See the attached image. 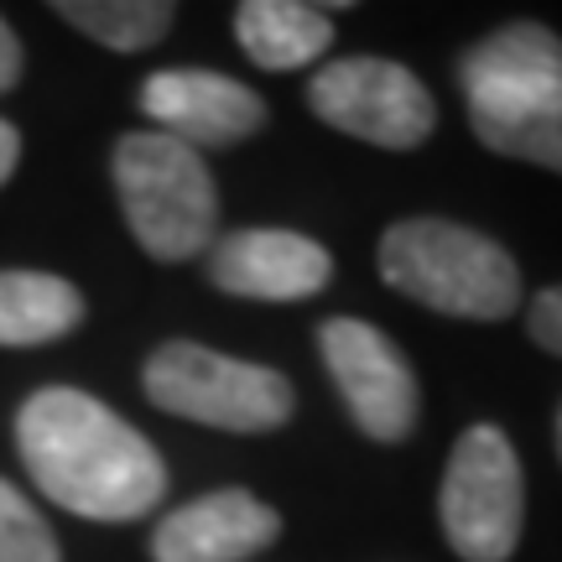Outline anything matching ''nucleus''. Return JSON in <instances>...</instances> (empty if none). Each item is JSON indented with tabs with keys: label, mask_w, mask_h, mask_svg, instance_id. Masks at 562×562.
I'll use <instances>...</instances> for the list:
<instances>
[{
	"label": "nucleus",
	"mask_w": 562,
	"mask_h": 562,
	"mask_svg": "<svg viewBox=\"0 0 562 562\" xmlns=\"http://www.w3.org/2000/svg\"><path fill=\"white\" fill-rule=\"evenodd\" d=\"M381 277L448 318L495 323L521 307V266L490 235L453 220H402L381 240Z\"/></svg>",
	"instance_id": "f03ea898"
},
{
	"label": "nucleus",
	"mask_w": 562,
	"mask_h": 562,
	"mask_svg": "<svg viewBox=\"0 0 562 562\" xmlns=\"http://www.w3.org/2000/svg\"><path fill=\"white\" fill-rule=\"evenodd\" d=\"M16 79H21V42H16V32L5 26V16H0V94Z\"/></svg>",
	"instance_id": "a211bd4d"
},
{
	"label": "nucleus",
	"mask_w": 562,
	"mask_h": 562,
	"mask_svg": "<svg viewBox=\"0 0 562 562\" xmlns=\"http://www.w3.org/2000/svg\"><path fill=\"white\" fill-rule=\"evenodd\" d=\"M469 125L505 121L562 83V37L542 21H510L474 42L459 63Z\"/></svg>",
	"instance_id": "6e6552de"
},
{
	"label": "nucleus",
	"mask_w": 562,
	"mask_h": 562,
	"mask_svg": "<svg viewBox=\"0 0 562 562\" xmlns=\"http://www.w3.org/2000/svg\"><path fill=\"white\" fill-rule=\"evenodd\" d=\"M526 328H531V339L562 355V286H547L542 297H531V313H526Z\"/></svg>",
	"instance_id": "f3484780"
},
{
	"label": "nucleus",
	"mask_w": 562,
	"mask_h": 562,
	"mask_svg": "<svg viewBox=\"0 0 562 562\" xmlns=\"http://www.w3.org/2000/svg\"><path fill=\"white\" fill-rule=\"evenodd\" d=\"M115 193H121L125 224L136 229L146 256L157 261H193L209 250L220 224V193L193 146L161 136V131H131L115 140Z\"/></svg>",
	"instance_id": "7ed1b4c3"
},
{
	"label": "nucleus",
	"mask_w": 562,
	"mask_h": 562,
	"mask_svg": "<svg viewBox=\"0 0 562 562\" xmlns=\"http://www.w3.org/2000/svg\"><path fill=\"white\" fill-rule=\"evenodd\" d=\"M140 110L157 121L161 136L182 146H235L266 125V104L256 89H245L214 68H167L140 83Z\"/></svg>",
	"instance_id": "1a4fd4ad"
},
{
	"label": "nucleus",
	"mask_w": 562,
	"mask_h": 562,
	"mask_svg": "<svg viewBox=\"0 0 562 562\" xmlns=\"http://www.w3.org/2000/svg\"><path fill=\"white\" fill-rule=\"evenodd\" d=\"M474 136L490 151H501V157H521V161H537V167L562 172V83L552 94H542L537 104L505 115V121H480Z\"/></svg>",
	"instance_id": "2eb2a0df"
},
{
	"label": "nucleus",
	"mask_w": 562,
	"mask_h": 562,
	"mask_svg": "<svg viewBox=\"0 0 562 562\" xmlns=\"http://www.w3.org/2000/svg\"><path fill=\"white\" fill-rule=\"evenodd\" d=\"M558 453H562V412H558Z\"/></svg>",
	"instance_id": "aec40b11"
},
{
	"label": "nucleus",
	"mask_w": 562,
	"mask_h": 562,
	"mask_svg": "<svg viewBox=\"0 0 562 562\" xmlns=\"http://www.w3.org/2000/svg\"><path fill=\"white\" fill-rule=\"evenodd\" d=\"M16 448L42 495L83 521H140L167 495V463L125 417L74 385H47L16 412Z\"/></svg>",
	"instance_id": "f257e3e1"
},
{
	"label": "nucleus",
	"mask_w": 562,
	"mask_h": 562,
	"mask_svg": "<svg viewBox=\"0 0 562 562\" xmlns=\"http://www.w3.org/2000/svg\"><path fill=\"white\" fill-rule=\"evenodd\" d=\"M146 402L172 417L203 422L220 432H271L292 417V385L271 364L229 360L203 344L172 339L140 370Z\"/></svg>",
	"instance_id": "20e7f679"
},
{
	"label": "nucleus",
	"mask_w": 562,
	"mask_h": 562,
	"mask_svg": "<svg viewBox=\"0 0 562 562\" xmlns=\"http://www.w3.org/2000/svg\"><path fill=\"white\" fill-rule=\"evenodd\" d=\"M318 349L364 438L402 442L417 427V375L381 328L360 318H328L318 328Z\"/></svg>",
	"instance_id": "0eeeda50"
},
{
	"label": "nucleus",
	"mask_w": 562,
	"mask_h": 562,
	"mask_svg": "<svg viewBox=\"0 0 562 562\" xmlns=\"http://www.w3.org/2000/svg\"><path fill=\"white\" fill-rule=\"evenodd\" d=\"M83 323V297L53 271H0V344L32 349L74 334Z\"/></svg>",
	"instance_id": "ddd939ff"
},
{
	"label": "nucleus",
	"mask_w": 562,
	"mask_h": 562,
	"mask_svg": "<svg viewBox=\"0 0 562 562\" xmlns=\"http://www.w3.org/2000/svg\"><path fill=\"white\" fill-rule=\"evenodd\" d=\"M63 21H74L83 37L104 42L115 53H140L151 42L167 37V26L178 21L172 5L161 0H58L53 5Z\"/></svg>",
	"instance_id": "4468645a"
},
{
	"label": "nucleus",
	"mask_w": 562,
	"mask_h": 562,
	"mask_svg": "<svg viewBox=\"0 0 562 562\" xmlns=\"http://www.w3.org/2000/svg\"><path fill=\"white\" fill-rule=\"evenodd\" d=\"M442 537L463 562H505L521 547L526 480L521 459L501 427H469L453 442V459L438 495Z\"/></svg>",
	"instance_id": "39448f33"
},
{
	"label": "nucleus",
	"mask_w": 562,
	"mask_h": 562,
	"mask_svg": "<svg viewBox=\"0 0 562 562\" xmlns=\"http://www.w3.org/2000/svg\"><path fill=\"white\" fill-rule=\"evenodd\" d=\"M209 277L229 297L302 302L334 277V256L297 229H235L209 250Z\"/></svg>",
	"instance_id": "9d476101"
},
{
	"label": "nucleus",
	"mask_w": 562,
	"mask_h": 562,
	"mask_svg": "<svg viewBox=\"0 0 562 562\" xmlns=\"http://www.w3.org/2000/svg\"><path fill=\"white\" fill-rule=\"evenodd\" d=\"M281 537V516L250 490H214L172 510L151 537L157 562H245Z\"/></svg>",
	"instance_id": "9b49d317"
},
{
	"label": "nucleus",
	"mask_w": 562,
	"mask_h": 562,
	"mask_svg": "<svg viewBox=\"0 0 562 562\" xmlns=\"http://www.w3.org/2000/svg\"><path fill=\"white\" fill-rule=\"evenodd\" d=\"M16 157H21V136L11 121H0V182L16 172Z\"/></svg>",
	"instance_id": "6ab92c4d"
},
{
	"label": "nucleus",
	"mask_w": 562,
	"mask_h": 562,
	"mask_svg": "<svg viewBox=\"0 0 562 562\" xmlns=\"http://www.w3.org/2000/svg\"><path fill=\"white\" fill-rule=\"evenodd\" d=\"M235 37L271 74L318 63L334 47V21L328 5H302V0H245L235 11Z\"/></svg>",
	"instance_id": "f8f14e48"
},
{
	"label": "nucleus",
	"mask_w": 562,
	"mask_h": 562,
	"mask_svg": "<svg viewBox=\"0 0 562 562\" xmlns=\"http://www.w3.org/2000/svg\"><path fill=\"white\" fill-rule=\"evenodd\" d=\"M307 104L323 125L385 151H412L438 125V104L427 94V83L391 58L323 63L307 83Z\"/></svg>",
	"instance_id": "423d86ee"
},
{
	"label": "nucleus",
	"mask_w": 562,
	"mask_h": 562,
	"mask_svg": "<svg viewBox=\"0 0 562 562\" xmlns=\"http://www.w3.org/2000/svg\"><path fill=\"white\" fill-rule=\"evenodd\" d=\"M0 562H58L47 521L11 480H0Z\"/></svg>",
	"instance_id": "dca6fc26"
}]
</instances>
